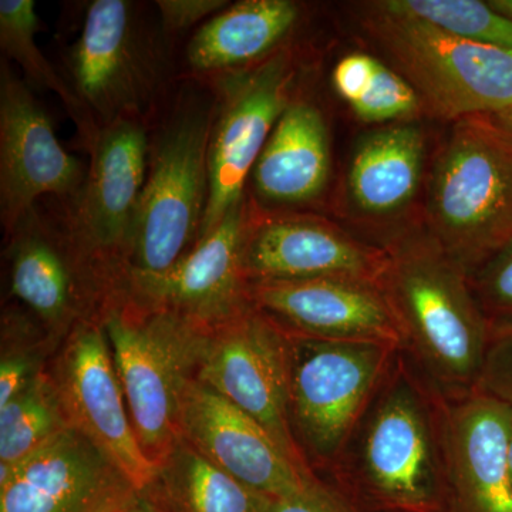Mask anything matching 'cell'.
Listing matches in <instances>:
<instances>
[{
  "label": "cell",
  "mask_w": 512,
  "mask_h": 512,
  "mask_svg": "<svg viewBox=\"0 0 512 512\" xmlns=\"http://www.w3.org/2000/svg\"><path fill=\"white\" fill-rule=\"evenodd\" d=\"M448 399L402 350L329 473L375 512H444Z\"/></svg>",
  "instance_id": "obj_1"
},
{
  "label": "cell",
  "mask_w": 512,
  "mask_h": 512,
  "mask_svg": "<svg viewBox=\"0 0 512 512\" xmlns=\"http://www.w3.org/2000/svg\"><path fill=\"white\" fill-rule=\"evenodd\" d=\"M380 291L402 336V352L448 400L476 392L490 320L467 272L427 231H406L386 244Z\"/></svg>",
  "instance_id": "obj_2"
},
{
  "label": "cell",
  "mask_w": 512,
  "mask_h": 512,
  "mask_svg": "<svg viewBox=\"0 0 512 512\" xmlns=\"http://www.w3.org/2000/svg\"><path fill=\"white\" fill-rule=\"evenodd\" d=\"M426 214L430 237L467 275L512 241V143L488 117L456 121Z\"/></svg>",
  "instance_id": "obj_3"
},
{
  "label": "cell",
  "mask_w": 512,
  "mask_h": 512,
  "mask_svg": "<svg viewBox=\"0 0 512 512\" xmlns=\"http://www.w3.org/2000/svg\"><path fill=\"white\" fill-rule=\"evenodd\" d=\"M214 116V90L211 96L188 94L161 127L156 143L150 141L127 274H161L197 244L210 197Z\"/></svg>",
  "instance_id": "obj_4"
},
{
  "label": "cell",
  "mask_w": 512,
  "mask_h": 512,
  "mask_svg": "<svg viewBox=\"0 0 512 512\" xmlns=\"http://www.w3.org/2000/svg\"><path fill=\"white\" fill-rule=\"evenodd\" d=\"M399 350L288 333L289 421L313 473L336 463Z\"/></svg>",
  "instance_id": "obj_5"
},
{
  "label": "cell",
  "mask_w": 512,
  "mask_h": 512,
  "mask_svg": "<svg viewBox=\"0 0 512 512\" xmlns=\"http://www.w3.org/2000/svg\"><path fill=\"white\" fill-rule=\"evenodd\" d=\"M113 302L104 330L138 443L158 467L180 440V397L194 377L202 330L170 313Z\"/></svg>",
  "instance_id": "obj_6"
},
{
  "label": "cell",
  "mask_w": 512,
  "mask_h": 512,
  "mask_svg": "<svg viewBox=\"0 0 512 512\" xmlns=\"http://www.w3.org/2000/svg\"><path fill=\"white\" fill-rule=\"evenodd\" d=\"M163 32L128 0H93L67 53L69 84L99 128L147 123L167 77Z\"/></svg>",
  "instance_id": "obj_7"
},
{
  "label": "cell",
  "mask_w": 512,
  "mask_h": 512,
  "mask_svg": "<svg viewBox=\"0 0 512 512\" xmlns=\"http://www.w3.org/2000/svg\"><path fill=\"white\" fill-rule=\"evenodd\" d=\"M366 28L437 116L460 121L512 106V52L468 42L372 3Z\"/></svg>",
  "instance_id": "obj_8"
},
{
  "label": "cell",
  "mask_w": 512,
  "mask_h": 512,
  "mask_svg": "<svg viewBox=\"0 0 512 512\" xmlns=\"http://www.w3.org/2000/svg\"><path fill=\"white\" fill-rule=\"evenodd\" d=\"M148 153L147 123L124 120L100 128L82 188L63 204L64 228L80 261L90 275H111L119 293L128 271Z\"/></svg>",
  "instance_id": "obj_9"
},
{
  "label": "cell",
  "mask_w": 512,
  "mask_h": 512,
  "mask_svg": "<svg viewBox=\"0 0 512 512\" xmlns=\"http://www.w3.org/2000/svg\"><path fill=\"white\" fill-rule=\"evenodd\" d=\"M295 77V59L285 49L255 69L207 83L215 93V116L208 148L210 197L198 239L247 200L256 160L293 100Z\"/></svg>",
  "instance_id": "obj_10"
},
{
  "label": "cell",
  "mask_w": 512,
  "mask_h": 512,
  "mask_svg": "<svg viewBox=\"0 0 512 512\" xmlns=\"http://www.w3.org/2000/svg\"><path fill=\"white\" fill-rule=\"evenodd\" d=\"M195 379L258 421L293 463L306 464L289 421L288 333L255 306L202 332Z\"/></svg>",
  "instance_id": "obj_11"
},
{
  "label": "cell",
  "mask_w": 512,
  "mask_h": 512,
  "mask_svg": "<svg viewBox=\"0 0 512 512\" xmlns=\"http://www.w3.org/2000/svg\"><path fill=\"white\" fill-rule=\"evenodd\" d=\"M386 264V248L362 241L326 218L265 211L248 200L242 241L248 284L329 278L379 286Z\"/></svg>",
  "instance_id": "obj_12"
},
{
  "label": "cell",
  "mask_w": 512,
  "mask_h": 512,
  "mask_svg": "<svg viewBox=\"0 0 512 512\" xmlns=\"http://www.w3.org/2000/svg\"><path fill=\"white\" fill-rule=\"evenodd\" d=\"M247 212L248 197L168 271L128 272L120 299L170 313L202 332L244 312L251 306L242 269Z\"/></svg>",
  "instance_id": "obj_13"
},
{
  "label": "cell",
  "mask_w": 512,
  "mask_h": 512,
  "mask_svg": "<svg viewBox=\"0 0 512 512\" xmlns=\"http://www.w3.org/2000/svg\"><path fill=\"white\" fill-rule=\"evenodd\" d=\"M87 168L64 150L53 121L23 77L0 66V221L5 237L40 198L70 201Z\"/></svg>",
  "instance_id": "obj_14"
},
{
  "label": "cell",
  "mask_w": 512,
  "mask_h": 512,
  "mask_svg": "<svg viewBox=\"0 0 512 512\" xmlns=\"http://www.w3.org/2000/svg\"><path fill=\"white\" fill-rule=\"evenodd\" d=\"M70 426L110 457L140 493L157 477L134 431L103 322L82 320L53 377Z\"/></svg>",
  "instance_id": "obj_15"
},
{
  "label": "cell",
  "mask_w": 512,
  "mask_h": 512,
  "mask_svg": "<svg viewBox=\"0 0 512 512\" xmlns=\"http://www.w3.org/2000/svg\"><path fill=\"white\" fill-rule=\"evenodd\" d=\"M141 493L74 427L0 476V512H124Z\"/></svg>",
  "instance_id": "obj_16"
},
{
  "label": "cell",
  "mask_w": 512,
  "mask_h": 512,
  "mask_svg": "<svg viewBox=\"0 0 512 512\" xmlns=\"http://www.w3.org/2000/svg\"><path fill=\"white\" fill-rule=\"evenodd\" d=\"M178 430L211 463L271 501L298 494L316 476L293 463L258 421L195 377L181 393Z\"/></svg>",
  "instance_id": "obj_17"
},
{
  "label": "cell",
  "mask_w": 512,
  "mask_h": 512,
  "mask_svg": "<svg viewBox=\"0 0 512 512\" xmlns=\"http://www.w3.org/2000/svg\"><path fill=\"white\" fill-rule=\"evenodd\" d=\"M249 302L293 335L402 349V336L379 286L346 279L248 284Z\"/></svg>",
  "instance_id": "obj_18"
},
{
  "label": "cell",
  "mask_w": 512,
  "mask_h": 512,
  "mask_svg": "<svg viewBox=\"0 0 512 512\" xmlns=\"http://www.w3.org/2000/svg\"><path fill=\"white\" fill-rule=\"evenodd\" d=\"M512 407L480 390L448 400L444 512H512Z\"/></svg>",
  "instance_id": "obj_19"
},
{
  "label": "cell",
  "mask_w": 512,
  "mask_h": 512,
  "mask_svg": "<svg viewBox=\"0 0 512 512\" xmlns=\"http://www.w3.org/2000/svg\"><path fill=\"white\" fill-rule=\"evenodd\" d=\"M10 292L52 329H62L80 308L82 276L89 271L74 251L62 215L49 217L39 204L6 237Z\"/></svg>",
  "instance_id": "obj_20"
},
{
  "label": "cell",
  "mask_w": 512,
  "mask_h": 512,
  "mask_svg": "<svg viewBox=\"0 0 512 512\" xmlns=\"http://www.w3.org/2000/svg\"><path fill=\"white\" fill-rule=\"evenodd\" d=\"M329 128L316 104H288L252 170L248 198L261 210L279 212L320 198L329 183Z\"/></svg>",
  "instance_id": "obj_21"
},
{
  "label": "cell",
  "mask_w": 512,
  "mask_h": 512,
  "mask_svg": "<svg viewBox=\"0 0 512 512\" xmlns=\"http://www.w3.org/2000/svg\"><path fill=\"white\" fill-rule=\"evenodd\" d=\"M302 9L291 0H241L195 30L185 47V63L198 80L255 69L288 49Z\"/></svg>",
  "instance_id": "obj_22"
},
{
  "label": "cell",
  "mask_w": 512,
  "mask_h": 512,
  "mask_svg": "<svg viewBox=\"0 0 512 512\" xmlns=\"http://www.w3.org/2000/svg\"><path fill=\"white\" fill-rule=\"evenodd\" d=\"M426 141L423 131L404 123L367 134L348 173L353 207L369 218H392L416 198L423 180Z\"/></svg>",
  "instance_id": "obj_23"
},
{
  "label": "cell",
  "mask_w": 512,
  "mask_h": 512,
  "mask_svg": "<svg viewBox=\"0 0 512 512\" xmlns=\"http://www.w3.org/2000/svg\"><path fill=\"white\" fill-rule=\"evenodd\" d=\"M170 512H266L271 500L180 439L144 493Z\"/></svg>",
  "instance_id": "obj_24"
},
{
  "label": "cell",
  "mask_w": 512,
  "mask_h": 512,
  "mask_svg": "<svg viewBox=\"0 0 512 512\" xmlns=\"http://www.w3.org/2000/svg\"><path fill=\"white\" fill-rule=\"evenodd\" d=\"M39 16L33 0H2L0 2V49L9 60L18 64L29 86L59 96L76 124L77 134L87 151L92 150L100 128L76 96L67 80L59 76L52 63L36 43Z\"/></svg>",
  "instance_id": "obj_25"
},
{
  "label": "cell",
  "mask_w": 512,
  "mask_h": 512,
  "mask_svg": "<svg viewBox=\"0 0 512 512\" xmlns=\"http://www.w3.org/2000/svg\"><path fill=\"white\" fill-rule=\"evenodd\" d=\"M69 427L55 379L40 372L0 407V476Z\"/></svg>",
  "instance_id": "obj_26"
},
{
  "label": "cell",
  "mask_w": 512,
  "mask_h": 512,
  "mask_svg": "<svg viewBox=\"0 0 512 512\" xmlns=\"http://www.w3.org/2000/svg\"><path fill=\"white\" fill-rule=\"evenodd\" d=\"M375 8L421 20L448 35L512 52V19L477 0H384Z\"/></svg>",
  "instance_id": "obj_27"
},
{
  "label": "cell",
  "mask_w": 512,
  "mask_h": 512,
  "mask_svg": "<svg viewBox=\"0 0 512 512\" xmlns=\"http://www.w3.org/2000/svg\"><path fill=\"white\" fill-rule=\"evenodd\" d=\"M421 107L423 101L412 84L379 62L365 92L350 109L366 123H389L412 119Z\"/></svg>",
  "instance_id": "obj_28"
},
{
  "label": "cell",
  "mask_w": 512,
  "mask_h": 512,
  "mask_svg": "<svg viewBox=\"0 0 512 512\" xmlns=\"http://www.w3.org/2000/svg\"><path fill=\"white\" fill-rule=\"evenodd\" d=\"M488 320L512 319V241L468 275Z\"/></svg>",
  "instance_id": "obj_29"
},
{
  "label": "cell",
  "mask_w": 512,
  "mask_h": 512,
  "mask_svg": "<svg viewBox=\"0 0 512 512\" xmlns=\"http://www.w3.org/2000/svg\"><path fill=\"white\" fill-rule=\"evenodd\" d=\"M512 407V319L490 320L478 389Z\"/></svg>",
  "instance_id": "obj_30"
},
{
  "label": "cell",
  "mask_w": 512,
  "mask_h": 512,
  "mask_svg": "<svg viewBox=\"0 0 512 512\" xmlns=\"http://www.w3.org/2000/svg\"><path fill=\"white\" fill-rule=\"evenodd\" d=\"M266 512H375L350 497L326 478L312 477L291 497L271 501Z\"/></svg>",
  "instance_id": "obj_31"
},
{
  "label": "cell",
  "mask_w": 512,
  "mask_h": 512,
  "mask_svg": "<svg viewBox=\"0 0 512 512\" xmlns=\"http://www.w3.org/2000/svg\"><path fill=\"white\" fill-rule=\"evenodd\" d=\"M158 25L164 37L187 32L197 25H204L212 16L228 8L227 0H157Z\"/></svg>",
  "instance_id": "obj_32"
},
{
  "label": "cell",
  "mask_w": 512,
  "mask_h": 512,
  "mask_svg": "<svg viewBox=\"0 0 512 512\" xmlns=\"http://www.w3.org/2000/svg\"><path fill=\"white\" fill-rule=\"evenodd\" d=\"M377 63L379 60L366 53H352L343 57L336 64L332 76L333 86L340 99L352 106L365 92L367 84L375 73Z\"/></svg>",
  "instance_id": "obj_33"
},
{
  "label": "cell",
  "mask_w": 512,
  "mask_h": 512,
  "mask_svg": "<svg viewBox=\"0 0 512 512\" xmlns=\"http://www.w3.org/2000/svg\"><path fill=\"white\" fill-rule=\"evenodd\" d=\"M39 373L29 356L18 353L3 356L0 363V407L23 392Z\"/></svg>",
  "instance_id": "obj_34"
},
{
  "label": "cell",
  "mask_w": 512,
  "mask_h": 512,
  "mask_svg": "<svg viewBox=\"0 0 512 512\" xmlns=\"http://www.w3.org/2000/svg\"><path fill=\"white\" fill-rule=\"evenodd\" d=\"M495 126L503 131L504 136L512 143V106L508 107L507 110L501 111V113L495 114V116L488 117Z\"/></svg>",
  "instance_id": "obj_35"
},
{
  "label": "cell",
  "mask_w": 512,
  "mask_h": 512,
  "mask_svg": "<svg viewBox=\"0 0 512 512\" xmlns=\"http://www.w3.org/2000/svg\"><path fill=\"white\" fill-rule=\"evenodd\" d=\"M140 510L141 512H170L163 504L158 503L157 500L147 494H141Z\"/></svg>",
  "instance_id": "obj_36"
},
{
  "label": "cell",
  "mask_w": 512,
  "mask_h": 512,
  "mask_svg": "<svg viewBox=\"0 0 512 512\" xmlns=\"http://www.w3.org/2000/svg\"><path fill=\"white\" fill-rule=\"evenodd\" d=\"M491 6L498 12L503 13L507 18L512 19V0H491Z\"/></svg>",
  "instance_id": "obj_37"
},
{
  "label": "cell",
  "mask_w": 512,
  "mask_h": 512,
  "mask_svg": "<svg viewBox=\"0 0 512 512\" xmlns=\"http://www.w3.org/2000/svg\"><path fill=\"white\" fill-rule=\"evenodd\" d=\"M508 460H510V471H511V478H512V427H511V434H510V444H508Z\"/></svg>",
  "instance_id": "obj_38"
},
{
  "label": "cell",
  "mask_w": 512,
  "mask_h": 512,
  "mask_svg": "<svg viewBox=\"0 0 512 512\" xmlns=\"http://www.w3.org/2000/svg\"><path fill=\"white\" fill-rule=\"evenodd\" d=\"M124 512H141L140 510V500H138V503L134 505V507H131L130 510L124 511Z\"/></svg>",
  "instance_id": "obj_39"
}]
</instances>
